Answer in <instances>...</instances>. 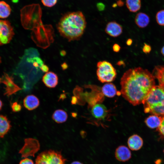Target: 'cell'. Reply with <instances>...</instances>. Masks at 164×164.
Wrapping results in <instances>:
<instances>
[{
  "label": "cell",
  "instance_id": "13",
  "mask_svg": "<svg viewBox=\"0 0 164 164\" xmlns=\"http://www.w3.org/2000/svg\"><path fill=\"white\" fill-rule=\"evenodd\" d=\"M23 103L24 107L29 111L37 108L40 103L39 99L33 94L28 95L23 100Z\"/></svg>",
  "mask_w": 164,
  "mask_h": 164
},
{
  "label": "cell",
  "instance_id": "8",
  "mask_svg": "<svg viewBox=\"0 0 164 164\" xmlns=\"http://www.w3.org/2000/svg\"><path fill=\"white\" fill-rule=\"evenodd\" d=\"M115 156L116 159L119 161L125 162L131 158L132 154L129 149L126 146L121 145L116 149Z\"/></svg>",
  "mask_w": 164,
  "mask_h": 164
},
{
  "label": "cell",
  "instance_id": "5",
  "mask_svg": "<svg viewBox=\"0 0 164 164\" xmlns=\"http://www.w3.org/2000/svg\"><path fill=\"white\" fill-rule=\"evenodd\" d=\"M66 160L60 152L50 150L39 154L35 164H65Z\"/></svg>",
  "mask_w": 164,
  "mask_h": 164
},
{
  "label": "cell",
  "instance_id": "24",
  "mask_svg": "<svg viewBox=\"0 0 164 164\" xmlns=\"http://www.w3.org/2000/svg\"><path fill=\"white\" fill-rule=\"evenodd\" d=\"M11 107L12 111L15 112L20 111L22 108L21 105L17 102H15L12 103Z\"/></svg>",
  "mask_w": 164,
  "mask_h": 164
},
{
  "label": "cell",
  "instance_id": "10",
  "mask_svg": "<svg viewBox=\"0 0 164 164\" xmlns=\"http://www.w3.org/2000/svg\"><path fill=\"white\" fill-rule=\"evenodd\" d=\"M42 81L46 86L53 88L57 85L58 78L57 74L54 72H48L43 76Z\"/></svg>",
  "mask_w": 164,
  "mask_h": 164
},
{
  "label": "cell",
  "instance_id": "36",
  "mask_svg": "<svg viewBox=\"0 0 164 164\" xmlns=\"http://www.w3.org/2000/svg\"><path fill=\"white\" fill-rule=\"evenodd\" d=\"M2 81V77H0V84L1 83Z\"/></svg>",
  "mask_w": 164,
  "mask_h": 164
},
{
  "label": "cell",
  "instance_id": "14",
  "mask_svg": "<svg viewBox=\"0 0 164 164\" xmlns=\"http://www.w3.org/2000/svg\"><path fill=\"white\" fill-rule=\"evenodd\" d=\"M11 127L10 121L5 116L0 115V137L3 138Z\"/></svg>",
  "mask_w": 164,
  "mask_h": 164
},
{
  "label": "cell",
  "instance_id": "20",
  "mask_svg": "<svg viewBox=\"0 0 164 164\" xmlns=\"http://www.w3.org/2000/svg\"><path fill=\"white\" fill-rule=\"evenodd\" d=\"M126 5L129 11L135 12L141 8V0H126Z\"/></svg>",
  "mask_w": 164,
  "mask_h": 164
},
{
  "label": "cell",
  "instance_id": "29",
  "mask_svg": "<svg viewBox=\"0 0 164 164\" xmlns=\"http://www.w3.org/2000/svg\"><path fill=\"white\" fill-rule=\"evenodd\" d=\"M77 98L74 96H73L72 97L71 101V104H75L77 103Z\"/></svg>",
  "mask_w": 164,
  "mask_h": 164
},
{
  "label": "cell",
  "instance_id": "32",
  "mask_svg": "<svg viewBox=\"0 0 164 164\" xmlns=\"http://www.w3.org/2000/svg\"><path fill=\"white\" fill-rule=\"evenodd\" d=\"M70 164H83L79 161H75L72 162Z\"/></svg>",
  "mask_w": 164,
  "mask_h": 164
},
{
  "label": "cell",
  "instance_id": "22",
  "mask_svg": "<svg viewBox=\"0 0 164 164\" xmlns=\"http://www.w3.org/2000/svg\"><path fill=\"white\" fill-rule=\"evenodd\" d=\"M156 21L157 23L161 26H164V10L158 11L155 16Z\"/></svg>",
  "mask_w": 164,
  "mask_h": 164
},
{
  "label": "cell",
  "instance_id": "17",
  "mask_svg": "<svg viewBox=\"0 0 164 164\" xmlns=\"http://www.w3.org/2000/svg\"><path fill=\"white\" fill-rule=\"evenodd\" d=\"M101 91L104 96L110 98L114 97L118 93L115 86L111 83L105 84L102 87Z\"/></svg>",
  "mask_w": 164,
  "mask_h": 164
},
{
  "label": "cell",
  "instance_id": "3",
  "mask_svg": "<svg viewBox=\"0 0 164 164\" xmlns=\"http://www.w3.org/2000/svg\"><path fill=\"white\" fill-rule=\"evenodd\" d=\"M143 104L145 113L157 116L164 115V89L155 85Z\"/></svg>",
  "mask_w": 164,
  "mask_h": 164
},
{
  "label": "cell",
  "instance_id": "35",
  "mask_svg": "<svg viewBox=\"0 0 164 164\" xmlns=\"http://www.w3.org/2000/svg\"><path fill=\"white\" fill-rule=\"evenodd\" d=\"M3 106V103L1 101V100L0 99V111L1 110L2 107Z\"/></svg>",
  "mask_w": 164,
  "mask_h": 164
},
{
  "label": "cell",
  "instance_id": "7",
  "mask_svg": "<svg viewBox=\"0 0 164 164\" xmlns=\"http://www.w3.org/2000/svg\"><path fill=\"white\" fill-rule=\"evenodd\" d=\"M1 83L5 86L4 94L7 96H10L22 90L15 83L13 78L6 73H5L2 77Z\"/></svg>",
  "mask_w": 164,
  "mask_h": 164
},
{
  "label": "cell",
  "instance_id": "26",
  "mask_svg": "<svg viewBox=\"0 0 164 164\" xmlns=\"http://www.w3.org/2000/svg\"><path fill=\"white\" fill-rule=\"evenodd\" d=\"M151 50L150 46L146 43H145L142 48L143 52L145 53H149Z\"/></svg>",
  "mask_w": 164,
  "mask_h": 164
},
{
  "label": "cell",
  "instance_id": "34",
  "mask_svg": "<svg viewBox=\"0 0 164 164\" xmlns=\"http://www.w3.org/2000/svg\"><path fill=\"white\" fill-rule=\"evenodd\" d=\"M162 54L164 56V46L162 47L161 50Z\"/></svg>",
  "mask_w": 164,
  "mask_h": 164
},
{
  "label": "cell",
  "instance_id": "33",
  "mask_svg": "<svg viewBox=\"0 0 164 164\" xmlns=\"http://www.w3.org/2000/svg\"><path fill=\"white\" fill-rule=\"evenodd\" d=\"M66 97V95L64 94H61L60 96V97L59 99H64V98Z\"/></svg>",
  "mask_w": 164,
  "mask_h": 164
},
{
  "label": "cell",
  "instance_id": "11",
  "mask_svg": "<svg viewBox=\"0 0 164 164\" xmlns=\"http://www.w3.org/2000/svg\"><path fill=\"white\" fill-rule=\"evenodd\" d=\"M108 113L107 108L104 104H100L94 105L91 110V113L93 117L98 119H104Z\"/></svg>",
  "mask_w": 164,
  "mask_h": 164
},
{
  "label": "cell",
  "instance_id": "18",
  "mask_svg": "<svg viewBox=\"0 0 164 164\" xmlns=\"http://www.w3.org/2000/svg\"><path fill=\"white\" fill-rule=\"evenodd\" d=\"M162 117L156 115H152L147 118L145 123L149 128H158L160 125Z\"/></svg>",
  "mask_w": 164,
  "mask_h": 164
},
{
  "label": "cell",
  "instance_id": "12",
  "mask_svg": "<svg viewBox=\"0 0 164 164\" xmlns=\"http://www.w3.org/2000/svg\"><path fill=\"white\" fill-rule=\"evenodd\" d=\"M127 143L130 149L133 151H137L142 147L143 141L142 139L139 135L134 134L128 138Z\"/></svg>",
  "mask_w": 164,
  "mask_h": 164
},
{
  "label": "cell",
  "instance_id": "31",
  "mask_svg": "<svg viewBox=\"0 0 164 164\" xmlns=\"http://www.w3.org/2000/svg\"><path fill=\"white\" fill-rule=\"evenodd\" d=\"M132 43V40L131 39L127 40L126 42V44L128 45H130Z\"/></svg>",
  "mask_w": 164,
  "mask_h": 164
},
{
  "label": "cell",
  "instance_id": "21",
  "mask_svg": "<svg viewBox=\"0 0 164 164\" xmlns=\"http://www.w3.org/2000/svg\"><path fill=\"white\" fill-rule=\"evenodd\" d=\"M11 11L10 5L5 2L0 1V18L4 19L8 17Z\"/></svg>",
  "mask_w": 164,
  "mask_h": 164
},
{
  "label": "cell",
  "instance_id": "16",
  "mask_svg": "<svg viewBox=\"0 0 164 164\" xmlns=\"http://www.w3.org/2000/svg\"><path fill=\"white\" fill-rule=\"evenodd\" d=\"M150 22V18L146 14L140 12L136 15L135 22L139 28H143L146 27Z\"/></svg>",
  "mask_w": 164,
  "mask_h": 164
},
{
  "label": "cell",
  "instance_id": "15",
  "mask_svg": "<svg viewBox=\"0 0 164 164\" xmlns=\"http://www.w3.org/2000/svg\"><path fill=\"white\" fill-rule=\"evenodd\" d=\"M152 73L158 80L159 86L164 89V65L155 66Z\"/></svg>",
  "mask_w": 164,
  "mask_h": 164
},
{
  "label": "cell",
  "instance_id": "30",
  "mask_svg": "<svg viewBox=\"0 0 164 164\" xmlns=\"http://www.w3.org/2000/svg\"><path fill=\"white\" fill-rule=\"evenodd\" d=\"M97 7L99 10L100 9L101 10H103V9H104V5L102 3L101 5V3H98Z\"/></svg>",
  "mask_w": 164,
  "mask_h": 164
},
{
  "label": "cell",
  "instance_id": "25",
  "mask_svg": "<svg viewBox=\"0 0 164 164\" xmlns=\"http://www.w3.org/2000/svg\"><path fill=\"white\" fill-rule=\"evenodd\" d=\"M157 130L160 135L164 138V116L162 117L161 123Z\"/></svg>",
  "mask_w": 164,
  "mask_h": 164
},
{
  "label": "cell",
  "instance_id": "37",
  "mask_svg": "<svg viewBox=\"0 0 164 164\" xmlns=\"http://www.w3.org/2000/svg\"><path fill=\"white\" fill-rule=\"evenodd\" d=\"M1 57H0V64L1 63Z\"/></svg>",
  "mask_w": 164,
  "mask_h": 164
},
{
  "label": "cell",
  "instance_id": "4",
  "mask_svg": "<svg viewBox=\"0 0 164 164\" xmlns=\"http://www.w3.org/2000/svg\"><path fill=\"white\" fill-rule=\"evenodd\" d=\"M96 74L98 80L102 83H111L117 76L116 69L109 62L104 60L97 63Z\"/></svg>",
  "mask_w": 164,
  "mask_h": 164
},
{
  "label": "cell",
  "instance_id": "27",
  "mask_svg": "<svg viewBox=\"0 0 164 164\" xmlns=\"http://www.w3.org/2000/svg\"><path fill=\"white\" fill-rule=\"evenodd\" d=\"M19 164H34L33 161L29 158H25L22 160Z\"/></svg>",
  "mask_w": 164,
  "mask_h": 164
},
{
  "label": "cell",
  "instance_id": "23",
  "mask_svg": "<svg viewBox=\"0 0 164 164\" xmlns=\"http://www.w3.org/2000/svg\"><path fill=\"white\" fill-rule=\"evenodd\" d=\"M43 5L49 7L54 6L56 3L57 0H41Z\"/></svg>",
  "mask_w": 164,
  "mask_h": 164
},
{
  "label": "cell",
  "instance_id": "1",
  "mask_svg": "<svg viewBox=\"0 0 164 164\" xmlns=\"http://www.w3.org/2000/svg\"><path fill=\"white\" fill-rule=\"evenodd\" d=\"M155 79L147 69L140 67L130 69L121 79V94L134 106L143 104L155 86Z\"/></svg>",
  "mask_w": 164,
  "mask_h": 164
},
{
  "label": "cell",
  "instance_id": "9",
  "mask_svg": "<svg viewBox=\"0 0 164 164\" xmlns=\"http://www.w3.org/2000/svg\"><path fill=\"white\" fill-rule=\"evenodd\" d=\"M105 31L110 36L116 37L119 36L122 33V27L116 22L111 21L107 24Z\"/></svg>",
  "mask_w": 164,
  "mask_h": 164
},
{
  "label": "cell",
  "instance_id": "6",
  "mask_svg": "<svg viewBox=\"0 0 164 164\" xmlns=\"http://www.w3.org/2000/svg\"><path fill=\"white\" fill-rule=\"evenodd\" d=\"M14 35L13 28L9 22L0 19V45L9 43Z\"/></svg>",
  "mask_w": 164,
  "mask_h": 164
},
{
  "label": "cell",
  "instance_id": "38",
  "mask_svg": "<svg viewBox=\"0 0 164 164\" xmlns=\"http://www.w3.org/2000/svg\"><path fill=\"white\" fill-rule=\"evenodd\" d=\"M163 152H164V150H163Z\"/></svg>",
  "mask_w": 164,
  "mask_h": 164
},
{
  "label": "cell",
  "instance_id": "28",
  "mask_svg": "<svg viewBox=\"0 0 164 164\" xmlns=\"http://www.w3.org/2000/svg\"><path fill=\"white\" fill-rule=\"evenodd\" d=\"M121 49L120 46L117 44H114L113 46V51L116 52H118Z\"/></svg>",
  "mask_w": 164,
  "mask_h": 164
},
{
  "label": "cell",
  "instance_id": "2",
  "mask_svg": "<svg viewBox=\"0 0 164 164\" xmlns=\"http://www.w3.org/2000/svg\"><path fill=\"white\" fill-rule=\"evenodd\" d=\"M87 25L85 17L80 11L69 12L60 19L56 26L60 35L69 41L79 40Z\"/></svg>",
  "mask_w": 164,
  "mask_h": 164
},
{
  "label": "cell",
  "instance_id": "19",
  "mask_svg": "<svg viewBox=\"0 0 164 164\" xmlns=\"http://www.w3.org/2000/svg\"><path fill=\"white\" fill-rule=\"evenodd\" d=\"M68 115L65 111L62 109H57L55 111L52 115V119L57 123L65 122L67 120Z\"/></svg>",
  "mask_w": 164,
  "mask_h": 164
}]
</instances>
